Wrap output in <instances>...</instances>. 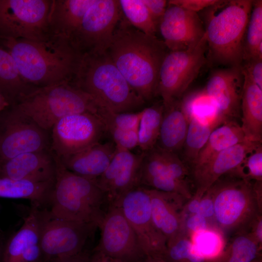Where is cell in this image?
Listing matches in <instances>:
<instances>
[{
    "instance_id": "obj_1",
    "label": "cell",
    "mask_w": 262,
    "mask_h": 262,
    "mask_svg": "<svg viewBox=\"0 0 262 262\" xmlns=\"http://www.w3.org/2000/svg\"><path fill=\"white\" fill-rule=\"evenodd\" d=\"M168 50L162 40L144 33L121 16L106 52L146 103L157 95L159 71Z\"/></svg>"
},
{
    "instance_id": "obj_2",
    "label": "cell",
    "mask_w": 262,
    "mask_h": 262,
    "mask_svg": "<svg viewBox=\"0 0 262 262\" xmlns=\"http://www.w3.org/2000/svg\"><path fill=\"white\" fill-rule=\"evenodd\" d=\"M0 44L11 55L24 82L35 88L71 82L81 57L68 41L53 37L0 38Z\"/></svg>"
},
{
    "instance_id": "obj_3",
    "label": "cell",
    "mask_w": 262,
    "mask_h": 262,
    "mask_svg": "<svg viewBox=\"0 0 262 262\" xmlns=\"http://www.w3.org/2000/svg\"><path fill=\"white\" fill-rule=\"evenodd\" d=\"M71 82L102 109L137 112L146 102L131 87L106 51L81 55Z\"/></svg>"
},
{
    "instance_id": "obj_4",
    "label": "cell",
    "mask_w": 262,
    "mask_h": 262,
    "mask_svg": "<svg viewBox=\"0 0 262 262\" xmlns=\"http://www.w3.org/2000/svg\"><path fill=\"white\" fill-rule=\"evenodd\" d=\"M253 0H218L205 16L207 60L211 64L241 67Z\"/></svg>"
},
{
    "instance_id": "obj_5",
    "label": "cell",
    "mask_w": 262,
    "mask_h": 262,
    "mask_svg": "<svg viewBox=\"0 0 262 262\" xmlns=\"http://www.w3.org/2000/svg\"><path fill=\"white\" fill-rule=\"evenodd\" d=\"M53 155L55 176L46 208L54 216L98 226L106 211L104 194L94 180L68 170Z\"/></svg>"
},
{
    "instance_id": "obj_6",
    "label": "cell",
    "mask_w": 262,
    "mask_h": 262,
    "mask_svg": "<svg viewBox=\"0 0 262 262\" xmlns=\"http://www.w3.org/2000/svg\"><path fill=\"white\" fill-rule=\"evenodd\" d=\"M225 175L209 188L216 226L224 233L248 231L253 221L262 213V181L229 173Z\"/></svg>"
},
{
    "instance_id": "obj_7",
    "label": "cell",
    "mask_w": 262,
    "mask_h": 262,
    "mask_svg": "<svg viewBox=\"0 0 262 262\" xmlns=\"http://www.w3.org/2000/svg\"><path fill=\"white\" fill-rule=\"evenodd\" d=\"M13 106L48 131L66 116L89 112L100 116L103 110L71 82L36 88Z\"/></svg>"
},
{
    "instance_id": "obj_8",
    "label": "cell",
    "mask_w": 262,
    "mask_h": 262,
    "mask_svg": "<svg viewBox=\"0 0 262 262\" xmlns=\"http://www.w3.org/2000/svg\"><path fill=\"white\" fill-rule=\"evenodd\" d=\"M39 218L40 244L45 262L80 252L98 228L94 223L54 216L46 208H40Z\"/></svg>"
},
{
    "instance_id": "obj_9",
    "label": "cell",
    "mask_w": 262,
    "mask_h": 262,
    "mask_svg": "<svg viewBox=\"0 0 262 262\" xmlns=\"http://www.w3.org/2000/svg\"><path fill=\"white\" fill-rule=\"evenodd\" d=\"M207 50L205 34L194 48L184 51H169L161 65L157 95L164 107L181 99L206 63Z\"/></svg>"
},
{
    "instance_id": "obj_10",
    "label": "cell",
    "mask_w": 262,
    "mask_h": 262,
    "mask_svg": "<svg viewBox=\"0 0 262 262\" xmlns=\"http://www.w3.org/2000/svg\"><path fill=\"white\" fill-rule=\"evenodd\" d=\"M52 0H0V38L49 39Z\"/></svg>"
},
{
    "instance_id": "obj_11",
    "label": "cell",
    "mask_w": 262,
    "mask_h": 262,
    "mask_svg": "<svg viewBox=\"0 0 262 262\" xmlns=\"http://www.w3.org/2000/svg\"><path fill=\"white\" fill-rule=\"evenodd\" d=\"M122 15L118 0H95L70 44L80 55L106 51Z\"/></svg>"
},
{
    "instance_id": "obj_12",
    "label": "cell",
    "mask_w": 262,
    "mask_h": 262,
    "mask_svg": "<svg viewBox=\"0 0 262 262\" xmlns=\"http://www.w3.org/2000/svg\"><path fill=\"white\" fill-rule=\"evenodd\" d=\"M50 133L12 106L0 113V162L50 149Z\"/></svg>"
},
{
    "instance_id": "obj_13",
    "label": "cell",
    "mask_w": 262,
    "mask_h": 262,
    "mask_svg": "<svg viewBox=\"0 0 262 262\" xmlns=\"http://www.w3.org/2000/svg\"><path fill=\"white\" fill-rule=\"evenodd\" d=\"M50 149L58 157L80 151L100 142L107 134L99 116L85 112L66 116L50 131Z\"/></svg>"
},
{
    "instance_id": "obj_14",
    "label": "cell",
    "mask_w": 262,
    "mask_h": 262,
    "mask_svg": "<svg viewBox=\"0 0 262 262\" xmlns=\"http://www.w3.org/2000/svg\"><path fill=\"white\" fill-rule=\"evenodd\" d=\"M111 205L121 211L134 230L145 255L163 257L167 241L153 223L148 188L136 186Z\"/></svg>"
},
{
    "instance_id": "obj_15",
    "label": "cell",
    "mask_w": 262,
    "mask_h": 262,
    "mask_svg": "<svg viewBox=\"0 0 262 262\" xmlns=\"http://www.w3.org/2000/svg\"><path fill=\"white\" fill-rule=\"evenodd\" d=\"M98 228L100 238L95 249L124 262H139L145 256L134 230L115 205L108 206Z\"/></svg>"
},
{
    "instance_id": "obj_16",
    "label": "cell",
    "mask_w": 262,
    "mask_h": 262,
    "mask_svg": "<svg viewBox=\"0 0 262 262\" xmlns=\"http://www.w3.org/2000/svg\"><path fill=\"white\" fill-rule=\"evenodd\" d=\"M158 30L163 41L171 51L195 48L205 33L197 13L169 3L158 24Z\"/></svg>"
},
{
    "instance_id": "obj_17",
    "label": "cell",
    "mask_w": 262,
    "mask_h": 262,
    "mask_svg": "<svg viewBox=\"0 0 262 262\" xmlns=\"http://www.w3.org/2000/svg\"><path fill=\"white\" fill-rule=\"evenodd\" d=\"M143 153L117 147L116 151L104 173L94 180L105 196L108 206L123 194L140 186Z\"/></svg>"
},
{
    "instance_id": "obj_18",
    "label": "cell",
    "mask_w": 262,
    "mask_h": 262,
    "mask_svg": "<svg viewBox=\"0 0 262 262\" xmlns=\"http://www.w3.org/2000/svg\"><path fill=\"white\" fill-rule=\"evenodd\" d=\"M243 84L241 66L216 69L211 73L203 89L215 103L225 120L240 116Z\"/></svg>"
},
{
    "instance_id": "obj_19",
    "label": "cell",
    "mask_w": 262,
    "mask_h": 262,
    "mask_svg": "<svg viewBox=\"0 0 262 262\" xmlns=\"http://www.w3.org/2000/svg\"><path fill=\"white\" fill-rule=\"evenodd\" d=\"M262 142L246 140L225 149L207 162L189 171L195 190L193 196L201 198L220 178L236 169L247 154Z\"/></svg>"
},
{
    "instance_id": "obj_20",
    "label": "cell",
    "mask_w": 262,
    "mask_h": 262,
    "mask_svg": "<svg viewBox=\"0 0 262 262\" xmlns=\"http://www.w3.org/2000/svg\"><path fill=\"white\" fill-rule=\"evenodd\" d=\"M40 208L32 205L21 227L4 246L1 262H44L40 244Z\"/></svg>"
},
{
    "instance_id": "obj_21",
    "label": "cell",
    "mask_w": 262,
    "mask_h": 262,
    "mask_svg": "<svg viewBox=\"0 0 262 262\" xmlns=\"http://www.w3.org/2000/svg\"><path fill=\"white\" fill-rule=\"evenodd\" d=\"M55 162L50 149L24 153L0 162V178L54 181Z\"/></svg>"
},
{
    "instance_id": "obj_22",
    "label": "cell",
    "mask_w": 262,
    "mask_h": 262,
    "mask_svg": "<svg viewBox=\"0 0 262 262\" xmlns=\"http://www.w3.org/2000/svg\"><path fill=\"white\" fill-rule=\"evenodd\" d=\"M153 223L167 242L181 230V212L186 199L175 193L148 188Z\"/></svg>"
},
{
    "instance_id": "obj_23",
    "label": "cell",
    "mask_w": 262,
    "mask_h": 262,
    "mask_svg": "<svg viewBox=\"0 0 262 262\" xmlns=\"http://www.w3.org/2000/svg\"><path fill=\"white\" fill-rule=\"evenodd\" d=\"M116 150L114 142L109 141L98 143L78 152L59 158L68 170L95 180L105 171Z\"/></svg>"
},
{
    "instance_id": "obj_24",
    "label": "cell",
    "mask_w": 262,
    "mask_h": 262,
    "mask_svg": "<svg viewBox=\"0 0 262 262\" xmlns=\"http://www.w3.org/2000/svg\"><path fill=\"white\" fill-rule=\"evenodd\" d=\"M95 0H52L48 18L51 37L70 40Z\"/></svg>"
},
{
    "instance_id": "obj_25",
    "label": "cell",
    "mask_w": 262,
    "mask_h": 262,
    "mask_svg": "<svg viewBox=\"0 0 262 262\" xmlns=\"http://www.w3.org/2000/svg\"><path fill=\"white\" fill-rule=\"evenodd\" d=\"M189 122V119L181 107L180 99L164 107L155 146L165 151L177 154L184 143Z\"/></svg>"
},
{
    "instance_id": "obj_26",
    "label": "cell",
    "mask_w": 262,
    "mask_h": 262,
    "mask_svg": "<svg viewBox=\"0 0 262 262\" xmlns=\"http://www.w3.org/2000/svg\"><path fill=\"white\" fill-rule=\"evenodd\" d=\"M243 74L244 84L241 105V126L246 139L262 142V89L246 74L244 73Z\"/></svg>"
},
{
    "instance_id": "obj_27",
    "label": "cell",
    "mask_w": 262,
    "mask_h": 262,
    "mask_svg": "<svg viewBox=\"0 0 262 262\" xmlns=\"http://www.w3.org/2000/svg\"><path fill=\"white\" fill-rule=\"evenodd\" d=\"M140 181L155 176H171L188 180L189 170L177 154L163 150L155 146L143 153ZM139 181V185H140Z\"/></svg>"
},
{
    "instance_id": "obj_28",
    "label": "cell",
    "mask_w": 262,
    "mask_h": 262,
    "mask_svg": "<svg viewBox=\"0 0 262 262\" xmlns=\"http://www.w3.org/2000/svg\"><path fill=\"white\" fill-rule=\"evenodd\" d=\"M246 140L240 124L228 119L214 129L189 171L207 162L219 152Z\"/></svg>"
},
{
    "instance_id": "obj_29",
    "label": "cell",
    "mask_w": 262,
    "mask_h": 262,
    "mask_svg": "<svg viewBox=\"0 0 262 262\" xmlns=\"http://www.w3.org/2000/svg\"><path fill=\"white\" fill-rule=\"evenodd\" d=\"M54 181L36 182L0 178V197L28 199L33 205L46 208Z\"/></svg>"
},
{
    "instance_id": "obj_30",
    "label": "cell",
    "mask_w": 262,
    "mask_h": 262,
    "mask_svg": "<svg viewBox=\"0 0 262 262\" xmlns=\"http://www.w3.org/2000/svg\"><path fill=\"white\" fill-rule=\"evenodd\" d=\"M35 88L24 82L11 55L0 47V93L13 106Z\"/></svg>"
},
{
    "instance_id": "obj_31",
    "label": "cell",
    "mask_w": 262,
    "mask_h": 262,
    "mask_svg": "<svg viewBox=\"0 0 262 262\" xmlns=\"http://www.w3.org/2000/svg\"><path fill=\"white\" fill-rule=\"evenodd\" d=\"M224 122L221 119L209 120L195 115L189 117L188 128L182 149L184 159L191 166L195 163L212 131Z\"/></svg>"
},
{
    "instance_id": "obj_32",
    "label": "cell",
    "mask_w": 262,
    "mask_h": 262,
    "mask_svg": "<svg viewBox=\"0 0 262 262\" xmlns=\"http://www.w3.org/2000/svg\"><path fill=\"white\" fill-rule=\"evenodd\" d=\"M261 246L250 232L243 231L235 234L221 252L210 262H251L262 257Z\"/></svg>"
},
{
    "instance_id": "obj_33",
    "label": "cell",
    "mask_w": 262,
    "mask_h": 262,
    "mask_svg": "<svg viewBox=\"0 0 262 262\" xmlns=\"http://www.w3.org/2000/svg\"><path fill=\"white\" fill-rule=\"evenodd\" d=\"M164 111L163 102L155 103L141 111L138 128V147L142 153H145L155 146Z\"/></svg>"
},
{
    "instance_id": "obj_34",
    "label": "cell",
    "mask_w": 262,
    "mask_h": 262,
    "mask_svg": "<svg viewBox=\"0 0 262 262\" xmlns=\"http://www.w3.org/2000/svg\"><path fill=\"white\" fill-rule=\"evenodd\" d=\"M262 58V0H253L249 20L246 29L243 61Z\"/></svg>"
},
{
    "instance_id": "obj_35",
    "label": "cell",
    "mask_w": 262,
    "mask_h": 262,
    "mask_svg": "<svg viewBox=\"0 0 262 262\" xmlns=\"http://www.w3.org/2000/svg\"><path fill=\"white\" fill-rule=\"evenodd\" d=\"M122 14L133 27L144 33L156 36L157 26L143 0H118Z\"/></svg>"
},
{
    "instance_id": "obj_36",
    "label": "cell",
    "mask_w": 262,
    "mask_h": 262,
    "mask_svg": "<svg viewBox=\"0 0 262 262\" xmlns=\"http://www.w3.org/2000/svg\"><path fill=\"white\" fill-rule=\"evenodd\" d=\"M162 257L166 262H210L198 252L190 237L184 233L167 241Z\"/></svg>"
},
{
    "instance_id": "obj_37",
    "label": "cell",
    "mask_w": 262,
    "mask_h": 262,
    "mask_svg": "<svg viewBox=\"0 0 262 262\" xmlns=\"http://www.w3.org/2000/svg\"><path fill=\"white\" fill-rule=\"evenodd\" d=\"M193 244L202 256L211 260L216 258L223 250L221 236L219 231L209 230L193 234Z\"/></svg>"
},
{
    "instance_id": "obj_38",
    "label": "cell",
    "mask_w": 262,
    "mask_h": 262,
    "mask_svg": "<svg viewBox=\"0 0 262 262\" xmlns=\"http://www.w3.org/2000/svg\"><path fill=\"white\" fill-rule=\"evenodd\" d=\"M248 180L262 181V145L249 152L241 164L229 172Z\"/></svg>"
},
{
    "instance_id": "obj_39",
    "label": "cell",
    "mask_w": 262,
    "mask_h": 262,
    "mask_svg": "<svg viewBox=\"0 0 262 262\" xmlns=\"http://www.w3.org/2000/svg\"><path fill=\"white\" fill-rule=\"evenodd\" d=\"M141 111L115 113L106 110L102 114L101 119L106 126V130L110 128L121 130L137 129Z\"/></svg>"
},
{
    "instance_id": "obj_40",
    "label": "cell",
    "mask_w": 262,
    "mask_h": 262,
    "mask_svg": "<svg viewBox=\"0 0 262 262\" xmlns=\"http://www.w3.org/2000/svg\"><path fill=\"white\" fill-rule=\"evenodd\" d=\"M107 133L117 148L131 151L138 146V129L121 130L110 128L107 129Z\"/></svg>"
},
{
    "instance_id": "obj_41",
    "label": "cell",
    "mask_w": 262,
    "mask_h": 262,
    "mask_svg": "<svg viewBox=\"0 0 262 262\" xmlns=\"http://www.w3.org/2000/svg\"><path fill=\"white\" fill-rule=\"evenodd\" d=\"M216 229L212 228L209 221L198 213L181 216V233L190 237L194 234Z\"/></svg>"
},
{
    "instance_id": "obj_42",
    "label": "cell",
    "mask_w": 262,
    "mask_h": 262,
    "mask_svg": "<svg viewBox=\"0 0 262 262\" xmlns=\"http://www.w3.org/2000/svg\"><path fill=\"white\" fill-rule=\"evenodd\" d=\"M242 72L262 89V58H257L243 62Z\"/></svg>"
},
{
    "instance_id": "obj_43",
    "label": "cell",
    "mask_w": 262,
    "mask_h": 262,
    "mask_svg": "<svg viewBox=\"0 0 262 262\" xmlns=\"http://www.w3.org/2000/svg\"><path fill=\"white\" fill-rule=\"evenodd\" d=\"M217 0H170L168 3L178 6L190 12L197 13L216 3Z\"/></svg>"
},
{
    "instance_id": "obj_44",
    "label": "cell",
    "mask_w": 262,
    "mask_h": 262,
    "mask_svg": "<svg viewBox=\"0 0 262 262\" xmlns=\"http://www.w3.org/2000/svg\"><path fill=\"white\" fill-rule=\"evenodd\" d=\"M143 1L157 26L165 12L168 1L165 0H143Z\"/></svg>"
},
{
    "instance_id": "obj_45",
    "label": "cell",
    "mask_w": 262,
    "mask_h": 262,
    "mask_svg": "<svg viewBox=\"0 0 262 262\" xmlns=\"http://www.w3.org/2000/svg\"><path fill=\"white\" fill-rule=\"evenodd\" d=\"M198 213L209 221L214 219V204L213 197L208 189L200 199Z\"/></svg>"
},
{
    "instance_id": "obj_46",
    "label": "cell",
    "mask_w": 262,
    "mask_h": 262,
    "mask_svg": "<svg viewBox=\"0 0 262 262\" xmlns=\"http://www.w3.org/2000/svg\"><path fill=\"white\" fill-rule=\"evenodd\" d=\"M91 253L89 250L85 248L74 255L54 259L49 262H88Z\"/></svg>"
},
{
    "instance_id": "obj_47",
    "label": "cell",
    "mask_w": 262,
    "mask_h": 262,
    "mask_svg": "<svg viewBox=\"0 0 262 262\" xmlns=\"http://www.w3.org/2000/svg\"><path fill=\"white\" fill-rule=\"evenodd\" d=\"M249 231L258 243L262 246V213L259 214L253 221Z\"/></svg>"
},
{
    "instance_id": "obj_48",
    "label": "cell",
    "mask_w": 262,
    "mask_h": 262,
    "mask_svg": "<svg viewBox=\"0 0 262 262\" xmlns=\"http://www.w3.org/2000/svg\"><path fill=\"white\" fill-rule=\"evenodd\" d=\"M88 262H124L110 257L100 251L94 249L90 256Z\"/></svg>"
},
{
    "instance_id": "obj_49",
    "label": "cell",
    "mask_w": 262,
    "mask_h": 262,
    "mask_svg": "<svg viewBox=\"0 0 262 262\" xmlns=\"http://www.w3.org/2000/svg\"><path fill=\"white\" fill-rule=\"evenodd\" d=\"M139 262H166L161 256H145Z\"/></svg>"
},
{
    "instance_id": "obj_50",
    "label": "cell",
    "mask_w": 262,
    "mask_h": 262,
    "mask_svg": "<svg viewBox=\"0 0 262 262\" xmlns=\"http://www.w3.org/2000/svg\"><path fill=\"white\" fill-rule=\"evenodd\" d=\"M11 106L9 101L0 93V113Z\"/></svg>"
},
{
    "instance_id": "obj_51",
    "label": "cell",
    "mask_w": 262,
    "mask_h": 262,
    "mask_svg": "<svg viewBox=\"0 0 262 262\" xmlns=\"http://www.w3.org/2000/svg\"><path fill=\"white\" fill-rule=\"evenodd\" d=\"M3 246H4L2 244V240L0 238V262H1Z\"/></svg>"
},
{
    "instance_id": "obj_52",
    "label": "cell",
    "mask_w": 262,
    "mask_h": 262,
    "mask_svg": "<svg viewBox=\"0 0 262 262\" xmlns=\"http://www.w3.org/2000/svg\"><path fill=\"white\" fill-rule=\"evenodd\" d=\"M251 262H262V257H260Z\"/></svg>"
}]
</instances>
